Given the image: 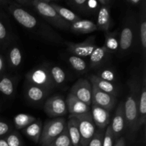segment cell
Listing matches in <instances>:
<instances>
[{
  "label": "cell",
  "mask_w": 146,
  "mask_h": 146,
  "mask_svg": "<svg viewBox=\"0 0 146 146\" xmlns=\"http://www.w3.org/2000/svg\"><path fill=\"white\" fill-rule=\"evenodd\" d=\"M7 9L19 24L34 35L51 44H58L62 41L61 36L58 35L51 26L37 19L19 4L9 1Z\"/></svg>",
  "instance_id": "cell-1"
},
{
  "label": "cell",
  "mask_w": 146,
  "mask_h": 146,
  "mask_svg": "<svg viewBox=\"0 0 146 146\" xmlns=\"http://www.w3.org/2000/svg\"><path fill=\"white\" fill-rule=\"evenodd\" d=\"M128 94L124 104L126 128L131 135L137 132L138 108L141 83L139 76L133 74L128 81Z\"/></svg>",
  "instance_id": "cell-2"
},
{
  "label": "cell",
  "mask_w": 146,
  "mask_h": 146,
  "mask_svg": "<svg viewBox=\"0 0 146 146\" xmlns=\"http://www.w3.org/2000/svg\"><path fill=\"white\" fill-rule=\"evenodd\" d=\"M138 19L133 11H128L123 20L119 33V53L121 55L129 54L138 41Z\"/></svg>",
  "instance_id": "cell-3"
},
{
  "label": "cell",
  "mask_w": 146,
  "mask_h": 146,
  "mask_svg": "<svg viewBox=\"0 0 146 146\" xmlns=\"http://www.w3.org/2000/svg\"><path fill=\"white\" fill-rule=\"evenodd\" d=\"M51 0H31L30 7H33L48 25L60 30H69L71 24L63 19L51 6Z\"/></svg>",
  "instance_id": "cell-4"
},
{
  "label": "cell",
  "mask_w": 146,
  "mask_h": 146,
  "mask_svg": "<svg viewBox=\"0 0 146 146\" xmlns=\"http://www.w3.org/2000/svg\"><path fill=\"white\" fill-rule=\"evenodd\" d=\"M27 83L41 87L51 92L54 88L50 74V68L46 65H40L30 70L26 74Z\"/></svg>",
  "instance_id": "cell-5"
},
{
  "label": "cell",
  "mask_w": 146,
  "mask_h": 146,
  "mask_svg": "<svg viewBox=\"0 0 146 146\" xmlns=\"http://www.w3.org/2000/svg\"><path fill=\"white\" fill-rule=\"evenodd\" d=\"M66 128V121L64 118H56L46 121L38 143L41 146H48Z\"/></svg>",
  "instance_id": "cell-6"
},
{
  "label": "cell",
  "mask_w": 146,
  "mask_h": 146,
  "mask_svg": "<svg viewBox=\"0 0 146 146\" xmlns=\"http://www.w3.org/2000/svg\"><path fill=\"white\" fill-rule=\"evenodd\" d=\"M73 116L75 117L78 121L81 135V146H87L96 131L91 111L86 113Z\"/></svg>",
  "instance_id": "cell-7"
},
{
  "label": "cell",
  "mask_w": 146,
  "mask_h": 146,
  "mask_svg": "<svg viewBox=\"0 0 146 146\" xmlns=\"http://www.w3.org/2000/svg\"><path fill=\"white\" fill-rule=\"evenodd\" d=\"M67 46V51L71 55L84 58L90 56L93 51L98 46L96 42L95 36H90L87 37L84 41L80 43L65 42Z\"/></svg>",
  "instance_id": "cell-8"
},
{
  "label": "cell",
  "mask_w": 146,
  "mask_h": 146,
  "mask_svg": "<svg viewBox=\"0 0 146 146\" xmlns=\"http://www.w3.org/2000/svg\"><path fill=\"white\" fill-rule=\"evenodd\" d=\"M44 110L46 115L51 118L62 116L68 112L65 99L60 95L53 96L47 98L44 103Z\"/></svg>",
  "instance_id": "cell-9"
},
{
  "label": "cell",
  "mask_w": 146,
  "mask_h": 146,
  "mask_svg": "<svg viewBox=\"0 0 146 146\" xmlns=\"http://www.w3.org/2000/svg\"><path fill=\"white\" fill-rule=\"evenodd\" d=\"M70 94L76 97L88 106L92 103V85L89 80L80 78L71 87Z\"/></svg>",
  "instance_id": "cell-10"
},
{
  "label": "cell",
  "mask_w": 146,
  "mask_h": 146,
  "mask_svg": "<svg viewBox=\"0 0 146 146\" xmlns=\"http://www.w3.org/2000/svg\"><path fill=\"white\" fill-rule=\"evenodd\" d=\"M115 104H116V97L104 92L92 85V103L91 104L101 107L110 112L113 109Z\"/></svg>",
  "instance_id": "cell-11"
},
{
  "label": "cell",
  "mask_w": 146,
  "mask_h": 146,
  "mask_svg": "<svg viewBox=\"0 0 146 146\" xmlns=\"http://www.w3.org/2000/svg\"><path fill=\"white\" fill-rule=\"evenodd\" d=\"M115 140L118 139L121 134L126 128L125 125V116L124 111V104L121 102L115 110V114L113 118V121L110 125Z\"/></svg>",
  "instance_id": "cell-12"
},
{
  "label": "cell",
  "mask_w": 146,
  "mask_h": 146,
  "mask_svg": "<svg viewBox=\"0 0 146 146\" xmlns=\"http://www.w3.org/2000/svg\"><path fill=\"white\" fill-rule=\"evenodd\" d=\"M138 41L141 45V50L143 53V58L146 56V1L143 0L141 4V9L138 17Z\"/></svg>",
  "instance_id": "cell-13"
},
{
  "label": "cell",
  "mask_w": 146,
  "mask_h": 146,
  "mask_svg": "<svg viewBox=\"0 0 146 146\" xmlns=\"http://www.w3.org/2000/svg\"><path fill=\"white\" fill-rule=\"evenodd\" d=\"M111 54L104 46H98L90 56V67L93 69H99L106 66L111 58Z\"/></svg>",
  "instance_id": "cell-14"
},
{
  "label": "cell",
  "mask_w": 146,
  "mask_h": 146,
  "mask_svg": "<svg viewBox=\"0 0 146 146\" xmlns=\"http://www.w3.org/2000/svg\"><path fill=\"white\" fill-rule=\"evenodd\" d=\"M49 91L41 87L27 83L25 86V96L29 102L35 104H41L49 94Z\"/></svg>",
  "instance_id": "cell-15"
},
{
  "label": "cell",
  "mask_w": 146,
  "mask_h": 146,
  "mask_svg": "<svg viewBox=\"0 0 146 146\" xmlns=\"http://www.w3.org/2000/svg\"><path fill=\"white\" fill-rule=\"evenodd\" d=\"M19 78L9 75L0 76V94L7 98H12L16 94Z\"/></svg>",
  "instance_id": "cell-16"
},
{
  "label": "cell",
  "mask_w": 146,
  "mask_h": 146,
  "mask_svg": "<svg viewBox=\"0 0 146 146\" xmlns=\"http://www.w3.org/2000/svg\"><path fill=\"white\" fill-rule=\"evenodd\" d=\"M146 121V78L144 74L143 82L141 84V92L139 96L138 108V120H137V131L145 124Z\"/></svg>",
  "instance_id": "cell-17"
},
{
  "label": "cell",
  "mask_w": 146,
  "mask_h": 146,
  "mask_svg": "<svg viewBox=\"0 0 146 146\" xmlns=\"http://www.w3.org/2000/svg\"><path fill=\"white\" fill-rule=\"evenodd\" d=\"M67 110L71 115H78L86 113L91 111V107L70 94L66 100Z\"/></svg>",
  "instance_id": "cell-18"
},
{
  "label": "cell",
  "mask_w": 146,
  "mask_h": 146,
  "mask_svg": "<svg viewBox=\"0 0 146 146\" xmlns=\"http://www.w3.org/2000/svg\"><path fill=\"white\" fill-rule=\"evenodd\" d=\"M91 115L94 124L99 129H104L107 128L110 123V112L101 107L98 106L94 104H91Z\"/></svg>",
  "instance_id": "cell-19"
},
{
  "label": "cell",
  "mask_w": 146,
  "mask_h": 146,
  "mask_svg": "<svg viewBox=\"0 0 146 146\" xmlns=\"http://www.w3.org/2000/svg\"><path fill=\"white\" fill-rule=\"evenodd\" d=\"M97 16V21L96 23L97 30L104 32L110 31L112 26V19L111 16V7H101Z\"/></svg>",
  "instance_id": "cell-20"
},
{
  "label": "cell",
  "mask_w": 146,
  "mask_h": 146,
  "mask_svg": "<svg viewBox=\"0 0 146 146\" xmlns=\"http://www.w3.org/2000/svg\"><path fill=\"white\" fill-rule=\"evenodd\" d=\"M89 81L93 86L98 88L101 91L110 94V95L116 97L119 94L118 87L115 84L104 81V80L98 78L95 74L90 76Z\"/></svg>",
  "instance_id": "cell-21"
},
{
  "label": "cell",
  "mask_w": 146,
  "mask_h": 146,
  "mask_svg": "<svg viewBox=\"0 0 146 146\" xmlns=\"http://www.w3.org/2000/svg\"><path fill=\"white\" fill-rule=\"evenodd\" d=\"M69 30L74 34H86L97 31V27L94 21L81 19V20L71 23Z\"/></svg>",
  "instance_id": "cell-22"
},
{
  "label": "cell",
  "mask_w": 146,
  "mask_h": 146,
  "mask_svg": "<svg viewBox=\"0 0 146 146\" xmlns=\"http://www.w3.org/2000/svg\"><path fill=\"white\" fill-rule=\"evenodd\" d=\"M66 127L68 135L73 146H81V135H80L78 123L76 118L73 115H69L66 122Z\"/></svg>",
  "instance_id": "cell-23"
},
{
  "label": "cell",
  "mask_w": 146,
  "mask_h": 146,
  "mask_svg": "<svg viewBox=\"0 0 146 146\" xmlns=\"http://www.w3.org/2000/svg\"><path fill=\"white\" fill-rule=\"evenodd\" d=\"M105 42L103 46L111 54L117 53L119 51V32L115 31H106L104 32Z\"/></svg>",
  "instance_id": "cell-24"
},
{
  "label": "cell",
  "mask_w": 146,
  "mask_h": 146,
  "mask_svg": "<svg viewBox=\"0 0 146 146\" xmlns=\"http://www.w3.org/2000/svg\"><path fill=\"white\" fill-rule=\"evenodd\" d=\"M42 121L40 119H36L27 128L23 129V133L35 143H38L42 132Z\"/></svg>",
  "instance_id": "cell-25"
},
{
  "label": "cell",
  "mask_w": 146,
  "mask_h": 146,
  "mask_svg": "<svg viewBox=\"0 0 146 146\" xmlns=\"http://www.w3.org/2000/svg\"><path fill=\"white\" fill-rule=\"evenodd\" d=\"M50 4L63 19H64L70 24L81 19V17L79 15L76 14L74 11L69 9L66 8V7L58 5V4H55L54 2H51Z\"/></svg>",
  "instance_id": "cell-26"
},
{
  "label": "cell",
  "mask_w": 146,
  "mask_h": 146,
  "mask_svg": "<svg viewBox=\"0 0 146 146\" xmlns=\"http://www.w3.org/2000/svg\"><path fill=\"white\" fill-rule=\"evenodd\" d=\"M7 59H8L9 65L13 69H17L22 64V51L17 46H12L8 51Z\"/></svg>",
  "instance_id": "cell-27"
},
{
  "label": "cell",
  "mask_w": 146,
  "mask_h": 146,
  "mask_svg": "<svg viewBox=\"0 0 146 146\" xmlns=\"http://www.w3.org/2000/svg\"><path fill=\"white\" fill-rule=\"evenodd\" d=\"M36 120L33 115L26 113H19L14 117V125L17 130L24 129Z\"/></svg>",
  "instance_id": "cell-28"
},
{
  "label": "cell",
  "mask_w": 146,
  "mask_h": 146,
  "mask_svg": "<svg viewBox=\"0 0 146 146\" xmlns=\"http://www.w3.org/2000/svg\"><path fill=\"white\" fill-rule=\"evenodd\" d=\"M50 74H51V79L54 86H60L63 85L66 81V73L61 67L58 66H54L52 67H50Z\"/></svg>",
  "instance_id": "cell-29"
},
{
  "label": "cell",
  "mask_w": 146,
  "mask_h": 146,
  "mask_svg": "<svg viewBox=\"0 0 146 146\" xmlns=\"http://www.w3.org/2000/svg\"><path fill=\"white\" fill-rule=\"evenodd\" d=\"M68 64L77 73H85L88 71V66L84 58L76 56L71 55L68 58Z\"/></svg>",
  "instance_id": "cell-30"
},
{
  "label": "cell",
  "mask_w": 146,
  "mask_h": 146,
  "mask_svg": "<svg viewBox=\"0 0 146 146\" xmlns=\"http://www.w3.org/2000/svg\"><path fill=\"white\" fill-rule=\"evenodd\" d=\"M95 75L104 81H108V82L113 83V84H114L118 80L116 73L112 68L103 67L98 70Z\"/></svg>",
  "instance_id": "cell-31"
},
{
  "label": "cell",
  "mask_w": 146,
  "mask_h": 146,
  "mask_svg": "<svg viewBox=\"0 0 146 146\" xmlns=\"http://www.w3.org/2000/svg\"><path fill=\"white\" fill-rule=\"evenodd\" d=\"M48 146H73L71 140H70L69 135H68L67 127Z\"/></svg>",
  "instance_id": "cell-32"
},
{
  "label": "cell",
  "mask_w": 146,
  "mask_h": 146,
  "mask_svg": "<svg viewBox=\"0 0 146 146\" xmlns=\"http://www.w3.org/2000/svg\"><path fill=\"white\" fill-rule=\"evenodd\" d=\"M11 40V34L8 31L7 25L4 23L3 17L0 13V43L7 44H9Z\"/></svg>",
  "instance_id": "cell-33"
},
{
  "label": "cell",
  "mask_w": 146,
  "mask_h": 146,
  "mask_svg": "<svg viewBox=\"0 0 146 146\" xmlns=\"http://www.w3.org/2000/svg\"><path fill=\"white\" fill-rule=\"evenodd\" d=\"M8 146H24L22 139L17 131H11L4 138Z\"/></svg>",
  "instance_id": "cell-34"
},
{
  "label": "cell",
  "mask_w": 146,
  "mask_h": 146,
  "mask_svg": "<svg viewBox=\"0 0 146 146\" xmlns=\"http://www.w3.org/2000/svg\"><path fill=\"white\" fill-rule=\"evenodd\" d=\"M101 8V5L98 0H87L84 9V14L86 15H95L98 14Z\"/></svg>",
  "instance_id": "cell-35"
},
{
  "label": "cell",
  "mask_w": 146,
  "mask_h": 146,
  "mask_svg": "<svg viewBox=\"0 0 146 146\" xmlns=\"http://www.w3.org/2000/svg\"><path fill=\"white\" fill-rule=\"evenodd\" d=\"M104 133H105V131L103 129H99L98 131H96L94 136L91 138L89 143L87 146H102Z\"/></svg>",
  "instance_id": "cell-36"
},
{
  "label": "cell",
  "mask_w": 146,
  "mask_h": 146,
  "mask_svg": "<svg viewBox=\"0 0 146 146\" xmlns=\"http://www.w3.org/2000/svg\"><path fill=\"white\" fill-rule=\"evenodd\" d=\"M86 1L87 0H68L67 1V4L75 11L84 13Z\"/></svg>",
  "instance_id": "cell-37"
},
{
  "label": "cell",
  "mask_w": 146,
  "mask_h": 146,
  "mask_svg": "<svg viewBox=\"0 0 146 146\" xmlns=\"http://www.w3.org/2000/svg\"><path fill=\"white\" fill-rule=\"evenodd\" d=\"M114 140H115V138H114L111 126L108 125L105 133H104L102 146H113Z\"/></svg>",
  "instance_id": "cell-38"
},
{
  "label": "cell",
  "mask_w": 146,
  "mask_h": 146,
  "mask_svg": "<svg viewBox=\"0 0 146 146\" xmlns=\"http://www.w3.org/2000/svg\"><path fill=\"white\" fill-rule=\"evenodd\" d=\"M11 132V126L10 124L4 121H0V138L7 136Z\"/></svg>",
  "instance_id": "cell-39"
},
{
  "label": "cell",
  "mask_w": 146,
  "mask_h": 146,
  "mask_svg": "<svg viewBox=\"0 0 146 146\" xmlns=\"http://www.w3.org/2000/svg\"><path fill=\"white\" fill-rule=\"evenodd\" d=\"M142 1L143 0H126L125 2L131 7H136V6L141 4Z\"/></svg>",
  "instance_id": "cell-40"
},
{
  "label": "cell",
  "mask_w": 146,
  "mask_h": 146,
  "mask_svg": "<svg viewBox=\"0 0 146 146\" xmlns=\"http://www.w3.org/2000/svg\"><path fill=\"white\" fill-rule=\"evenodd\" d=\"M98 1L101 7H111V4H113L112 0H98Z\"/></svg>",
  "instance_id": "cell-41"
},
{
  "label": "cell",
  "mask_w": 146,
  "mask_h": 146,
  "mask_svg": "<svg viewBox=\"0 0 146 146\" xmlns=\"http://www.w3.org/2000/svg\"><path fill=\"white\" fill-rule=\"evenodd\" d=\"M4 69H5V61L4 57L0 54V76L2 75Z\"/></svg>",
  "instance_id": "cell-42"
},
{
  "label": "cell",
  "mask_w": 146,
  "mask_h": 146,
  "mask_svg": "<svg viewBox=\"0 0 146 146\" xmlns=\"http://www.w3.org/2000/svg\"><path fill=\"white\" fill-rule=\"evenodd\" d=\"M113 146H125V141L123 137H120L116 140Z\"/></svg>",
  "instance_id": "cell-43"
},
{
  "label": "cell",
  "mask_w": 146,
  "mask_h": 146,
  "mask_svg": "<svg viewBox=\"0 0 146 146\" xmlns=\"http://www.w3.org/2000/svg\"><path fill=\"white\" fill-rule=\"evenodd\" d=\"M9 4V1H6V0H0V13H1V9L3 7H7V5Z\"/></svg>",
  "instance_id": "cell-44"
},
{
  "label": "cell",
  "mask_w": 146,
  "mask_h": 146,
  "mask_svg": "<svg viewBox=\"0 0 146 146\" xmlns=\"http://www.w3.org/2000/svg\"><path fill=\"white\" fill-rule=\"evenodd\" d=\"M0 146H8L4 138H0Z\"/></svg>",
  "instance_id": "cell-45"
},
{
  "label": "cell",
  "mask_w": 146,
  "mask_h": 146,
  "mask_svg": "<svg viewBox=\"0 0 146 146\" xmlns=\"http://www.w3.org/2000/svg\"><path fill=\"white\" fill-rule=\"evenodd\" d=\"M0 48H1V43H0Z\"/></svg>",
  "instance_id": "cell-46"
}]
</instances>
